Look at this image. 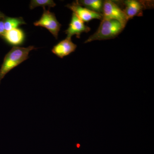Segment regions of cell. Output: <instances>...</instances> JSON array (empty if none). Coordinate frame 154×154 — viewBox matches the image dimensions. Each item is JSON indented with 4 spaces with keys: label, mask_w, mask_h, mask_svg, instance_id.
Instances as JSON below:
<instances>
[{
    "label": "cell",
    "mask_w": 154,
    "mask_h": 154,
    "mask_svg": "<svg viewBox=\"0 0 154 154\" xmlns=\"http://www.w3.org/2000/svg\"><path fill=\"white\" fill-rule=\"evenodd\" d=\"M35 49L33 46L27 48L14 46L6 55L0 69V82L12 69L28 59L29 52Z\"/></svg>",
    "instance_id": "1"
},
{
    "label": "cell",
    "mask_w": 154,
    "mask_h": 154,
    "mask_svg": "<svg viewBox=\"0 0 154 154\" xmlns=\"http://www.w3.org/2000/svg\"><path fill=\"white\" fill-rule=\"evenodd\" d=\"M124 28V26L116 20H102L96 32L91 35L85 43L115 38L123 31Z\"/></svg>",
    "instance_id": "2"
},
{
    "label": "cell",
    "mask_w": 154,
    "mask_h": 154,
    "mask_svg": "<svg viewBox=\"0 0 154 154\" xmlns=\"http://www.w3.org/2000/svg\"><path fill=\"white\" fill-rule=\"evenodd\" d=\"M102 20L118 21L125 28L128 19L123 10L113 1L107 0L103 3Z\"/></svg>",
    "instance_id": "3"
},
{
    "label": "cell",
    "mask_w": 154,
    "mask_h": 154,
    "mask_svg": "<svg viewBox=\"0 0 154 154\" xmlns=\"http://www.w3.org/2000/svg\"><path fill=\"white\" fill-rule=\"evenodd\" d=\"M44 12L39 20L34 23L36 26H40L47 29L57 39L61 25L56 19L55 15L49 10L44 8Z\"/></svg>",
    "instance_id": "4"
},
{
    "label": "cell",
    "mask_w": 154,
    "mask_h": 154,
    "mask_svg": "<svg viewBox=\"0 0 154 154\" xmlns=\"http://www.w3.org/2000/svg\"><path fill=\"white\" fill-rule=\"evenodd\" d=\"M66 7L71 10L73 13L75 14L83 22H88L94 19L102 20V14L96 13L80 5L77 1L67 5Z\"/></svg>",
    "instance_id": "5"
},
{
    "label": "cell",
    "mask_w": 154,
    "mask_h": 154,
    "mask_svg": "<svg viewBox=\"0 0 154 154\" xmlns=\"http://www.w3.org/2000/svg\"><path fill=\"white\" fill-rule=\"evenodd\" d=\"M91 28L85 24V22L73 13L71 20L69 28L65 31L66 38H71L73 35H76L77 38H80L83 33H88L91 30Z\"/></svg>",
    "instance_id": "6"
},
{
    "label": "cell",
    "mask_w": 154,
    "mask_h": 154,
    "mask_svg": "<svg viewBox=\"0 0 154 154\" xmlns=\"http://www.w3.org/2000/svg\"><path fill=\"white\" fill-rule=\"evenodd\" d=\"M77 45L72 41L71 38H66L59 42L52 49V52L59 57L63 58L74 52Z\"/></svg>",
    "instance_id": "7"
},
{
    "label": "cell",
    "mask_w": 154,
    "mask_h": 154,
    "mask_svg": "<svg viewBox=\"0 0 154 154\" xmlns=\"http://www.w3.org/2000/svg\"><path fill=\"white\" fill-rule=\"evenodd\" d=\"M125 9L123 11L128 20L136 16L142 15L143 5L142 3L135 0L124 1Z\"/></svg>",
    "instance_id": "8"
},
{
    "label": "cell",
    "mask_w": 154,
    "mask_h": 154,
    "mask_svg": "<svg viewBox=\"0 0 154 154\" xmlns=\"http://www.w3.org/2000/svg\"><path fill=\"white\" fill-rule=\"evenodd\" d=\"M2 36L9 43L14 45L22 44L25 38L23 30L18 28L5 31Z\"/></svg>",
    "instance_id": "9"
},
{
    "label": "cell",
    "mask_w": 154,
    "mask_h": 154,
    "mask_svg": "<svg viewBox=\"0 0 154 154\" xmlns=\"http://www.w3.org/2000/svg\"><path fill=\"white\" fill-rule=\"evenodd\" d=\"M80 5L96 13L102 14L103 3L101 0H81L77 1Z\"/></svg>",
    "instance_id": "10"
},
{
    "label": "cell",
    "mask_w": 154,
    "mask_h": 154,
    "mask_svg": "<svg viewBox=\"0 0 154 154\" xmlns=\"http://www.w3.org/2000/svg\"><path fill=\"white\" fill-rule=\"evenodd\" d=\"M26 24L21 17L20 18H10L7 17L4 21L5 31L18 28L19 25Z\"/></svg>",
    "instance_id": "11"
},
{
    "label": "cell",
    "mask_w": 154,
    "mask_h": 154,
    "mask_svg": "<svg viewBox=\"0 0 154 154\" xmlns=\"http://www.w3.org/2000/svg\"><path fill=\"white\" fill-rule=\"evenodd\" d=\"M55 6V3L52 0H32L30 2L29 7L32 10L38 7H42L44 8L46 6L50 8Z\"/></svg>",
    "instance_id": "12"
},
{
    "label": "cell",
    "mask_w": 154,
    "mask_h": 154,
    "mask_svg": "<svg viewBox=\"0 0 154 154\" xmlns=\"http://www.w3.org/2000/svg\"><path fill=\"white\" fill-rule=\"evenodd\" d=\"M5 32V30L4 22L3 21H0V35L2 36Z\"/></svg>",
    "instance_id": "13"
},
{
    "label": "cell",
    "mask_w": 154,
    "mask_h": 154,
    "mask_svg": "<svg viewBox=\"0 0 154 154\" xmlns=\"http://www.w3.org/2000/svg\"><path fill=\"white\" fill-rule=\"evenodd\" d=\"M4 16V15H3V14H2V13H1V12H0V19H1V18H2V17H3Z\"/></svg>",
    "instance_id": "14"
}]
</instances>
